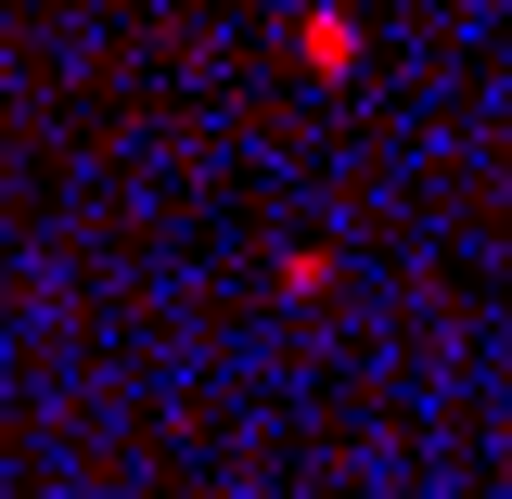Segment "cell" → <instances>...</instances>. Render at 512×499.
Here are the masks:
<instances>
[{
	"label": "cell",
	"instance_id": "obj_1",
	"mask_svg": "<svg viewBox=\"0 0 512 499\" xmlns=\"http://www.w3.org/2000/svg\"><path fill=\"white\" fill-rule=\"evenodd\" d=\"M295 64H308V77H346V64H359V13L308 0V13H295Z\"/></svg>",
	"mask_w": 512,
	"mask_h": 499
},
{
	"label": "cell",
	"instance_id": "obj_2",
	"mask_svg": "<svg viewBox=\"0 0 512 499\" xmlns=\"http://www.w3.org/2000/svg\"><path fill=\"white\" fill-rule=\"evenodd\" d=\"M282 295H295V308H320V295H333V256L295 244V256H282Z\"/></svg>",
	"mask_w": 512,
	"mask_h": 499
}]
</instances>
